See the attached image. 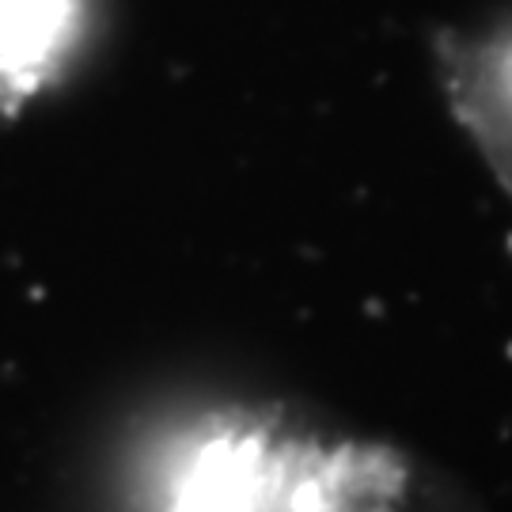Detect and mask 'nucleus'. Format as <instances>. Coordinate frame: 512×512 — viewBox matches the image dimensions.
<instances>
[{"label":"nucleus","instance_id":"obj_1","mask_svg":"<svg viewBox=\"0 0 512 512\" xmlns=\"http://www.w3.org/2000/svg\"><path fill=\"white\" fill-rule=\"evenodd\" d=\"M433 61L459 129L512 202V19L444 31Z\"/></svg>","mask_w":512,"mask_h":512}]
</instances>
